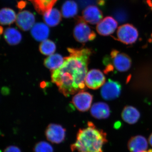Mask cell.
Masks as SVG:
<instances>
[{"label":"cell","mask_w":152,"mask_h":152,"mask_svg":"<svg viewBox=\"0 0 152 152\" xmlns=\"http://www.w3.org/2000/svg\"><path fill=\"white\" fill-rule=\"evenodd\" d=\"M69 56L62 66L52 71V82L60 92L68 97L86 89V77L92 50L88 48H68Z\"/></svg>","instance_id":"1"},{"label":"cell","mask_w":152,"mask_h":152,"mask_svg":"<svg viewBox=\"0 0 152 152\" xmlns=\"http://www.w3.org/2000/svg\"><path fill=\"white\" fill-rule=\"evenodd\" d=\"M107 142V133L88 121L86 127L78 131L71 150L72 152H103L104 146Z\"/></svg>","instance_id":"2"},{"label":"cell","mask_w":152,"mask_h":152,"mask_svg":"<svg viewBox=\"0 0 152 152\" xmlns=\"http://www.w3.org/2000/svg\"><path fill=\"white\" fill-rule=\"evenodd\" d=\"M103 62L105 66L104 72L106 74L113 72L115 69L118 72H127L132 66L130 57L116 50H112L110 55L105 56Z\"/></svg>","instance_id":"3"},{"label":"cell","mask_w":152,"mask_h":152,"mask_svg":"<svg viewBox=\"0 0 152 152\" xmlns=\"http://www.w3.org/2000/svg\"><path fill=\"white\" fill-rule=\"evenodd\" d=\"M73 34L76 40L82 43L94 40L96 37V33L87 24L82 18H80L75 26Z\"/></svg>","instance_id":"4"},{"label":"cell","mask_w":152,"mask_h":152,"mask_svg":"<svg viewBox=\"0 0 152 152\" xmlns=\"http://www.w3.org/2000/svg\"><path fill=\"white\" fill-rule=\"evenodd\" d=\"M116 39L126 45H132L135 43L138 38V30L132 25L126 24L118 28Z\"/></svg>","instance_id":"5"},{"label":"cell","mask_w":152,"mask_h":152,"mask_svg":"<svg viewBox=\"0 0 152 152\" xmlns=\"http://www.w3.org/2000/svg\"><path fill=\"white\" fill-rule=\"evenodd\" d=\"M45 135L47 140L52 143H61L65 139L66 129L61 125L50 124L45 130Z\"/></svg>","instance_id":"6"},{"label":"cell","mask_w":152,"mask_h":152,"mask_svg":"<svg viewBox=\"0 0 152 152\" xmlns=\"http://www.w3.org/2000/svg\"><path fill=\"white\" fill-rule=\"evenodd\" d=\"M121 89L119 82L109 79L101 89V96L105 100H113L119 97Z\"/></svg>","instance_id":"7"},{"label":"cell","mask_w":152,"mask_h":152,"mask_svg":"<svg viewBox=\"0 0 152 152\" xmlns=\"http://www.w3.org/2000/svg\"><path fill=\"white\" fill-rule=\"evenodd\" d=\"M93 100V95L87 92H80L72 99V103L80 112L88 111L91 108Z\"/></svg>","instance_id":"8"},{"label":"cell","mask_w":152,"mask_h":152,"mask_svg":"<svg viewBox=\"0 0 152 152\" xmlns=\"http://www.w3.org/2000/svg\"><path fill=\"white\" fill-rule=\"evenodd\" d=\"M105 81V77L102 71L96 69H93L87 74L85 83L89 88L96 90L103 86Z\"/></svg>","instance_id":"9"},{"label":"cell","mask_w":152,"mask_h":152,"mask_svg":"<svg viewBox=\"0 0 152 152\" xmlns=\"http://www.w3.org/2000/svg\"><path fill=\"white\" fill-rule=\"evenodd\" d=\"M35 22L34 15L29 11H21L17 15L16 24L23 31H27L31 29L34 25Z\"/></svg>","instance_id":"10"},{"label":"cell","mask_w":152,"mask_h":152,"mask_svg":"<svg viewBox=\"0 0 152 152\" xmlns=\"http://www.w3.org/2000/svg\"><path fill=\"white\" fill-rule=\"evenodd\" d=\"M118 22L111 17H107L101 21L96 26L98 34L103 36L113 34L118 27Z\"/></svg>","instance_id":"11"},{"label":"cell","mask_w":152,"mask_h":152,"mask_svg":"<svg viewBox=\"0 0 152 152\" xmlns=\"http://www.w3.org/2000/svg\"><path fill=\"white\" fill-rule=\"evenodd\" d=\"M103 17L102 12L97 7L91 5L88 6L83 11L82 18L86 23L94 25L99 23Z\"/></svg>","instance_id":"12"},{"label":"cell","mask_w":152,"mask_h":152,"mask_svg":"<svg viewBox=\"0 0 152 152\" xmlns=\"http://www.w3.org/2000/svg\"><path fill=\"white\" fill-rule=\"evenodd\" d=\"M127 145L128 149L130 152H147L148 147L146 139L141 135L131 137Z\"/></svg>","instance_id":"13"},{"label":"cell","mask_w":152,"mask_h":152,"mask_svg":"<svg viewBox=\"0 0 152 152\" xmlns=\"http://www.w3.org/2000/svg\"><path fill=\"white\" fill-rule=\"evenodd\" d=\"M110 110L108 105L103 102L94 104L91 109V115L97 119L108 118L110 115Z\"/></svg>","instance_id":"14"},{"label":"cell","mask_w":152,"mask_h":152,"mask_svg":"<svg viewBox=\"0 0 152 152\" xmlns=\"http://www.w3.org/2000/svg\"><path fill=\"white\" fill-rule=\"evenodd\" d=\"M50 29L48 26L42 23L35 24L31 29V34L36 40L41 42L45 40L49 37Z\"/></svg>","instance_id":"15"},{"label":"cell","mask_w":152,"mask_h":152,"mask_svg":"<svg viewBox=\"0 0 152 152\" xmlns=\"http://www.w3.org/2000/svg\"><path fill=\"white\" fill-rule=\"evenodd\" d=\"M122 118L129 124H136L140 118V113L138 110L132 106H126L123 109L121 113Z\"/></svg>","instance_id":"16"},{"label":"cell","mask_w":152,"mask_h":152,"mask_svg":"<svg viewBox=\"0 0 152 152\" xmlns=\"http://www.w3.org/2000/svg\"><path fill=\"white\" fill-rule=\"evenodd\" d=\"M44 20L49 26H56L61 22V14L58 10L53 8L44 14Z\"/></svg>","instance_id":"17"},{"label":"cell","mask_w":152,"mask_h":152,"mask_svg":"<svg viewBox=\"0 0 152 152\" xmlns=\"http://www.w3.org/2000/svg\"><path fill=\"white\" fill-rule=\"evenodd\" d=\"M4 37L9 45H15L20 42L22 36L21 33L16 29L8 28L4 31Z\"/></svg>","instance_id":"18"},{"label":"cell","mask_w":152,"mask_h":152,"mask_svg":"<svg viewBox=\"0 0 152 152\" xmlns=\"http://www.w3.org/2000/svg\"><path fill=\"white\" fill-rule=\"evenodd\" d=\"M64 58L61 55L55 54L49 56L44 60V65L50 70L53 71L60 68L64 63Z\"/></svg>","instance_id":"19"},{"label":"cell","mask_w":152,"mask_h":152,"mask_svg":"<svg viewBox=\"0 0 152 152\" xmlns=\"http://www.w3.org/2000/svg\"><path fill=\"white\" fill-rule=\"evenodd\" d=\"M36 11L40 14H44L53 9L57 0H29Z\"/></svg>","instance_id":"20"},{"label":"cell","mask_w":152,"mask_h":152,"mask_svg":"<svg viewBox=\"0 0 152 152\" xmlns=\"http://www.w3.org/2000/svg\"><path fill=\"white\" fill-rule=\"evenodd\" d=\"M77 5L74 1H66L62 7L61 13L64 18H68L73 17L77 15Z\"/></svg>","instance_id":"21"},{"label":"cell","mask_w":152,"mask_h":152,"mask_svg":"<svg viewBox=\"0 0 152 152\" xmlns=\"http://www.w3.org/2000/svg\"><path fill=\"white\" fill-rule=\"evenodd\" d=\"M17 16L15 12L12 9L4 8L0 12V21L1 24L9 25L16 21Z\"/></svg>","instance_id":"22"},{"label":"cell","mask_w":152,"mask_h":152,"mask_svg":"<svg viewBox=\"0 0 152 152\" xmlns=\"http://www.w3.org/2000/svg\"><path fill=\"white\" fill-rule=\"evenodd\" d=\"M56 49V44L50 40L43 41L39 46V50L42 54L50 56L55 53Z\"/></svg>","instance_id":"23"},{"label":"cell","mask_w":152,"mask_h":152,"mask_svg":"<svg viewBox=\"0 0 152 152\" xmlns=\"http://www.w3.org/2000/svg\"><path fill=\"white\" fill-rule=\"evenodd\" d=\"M33 152H54L51 145L45 141L38 142L35 145Z\"/></svg>","instance_id":"24"},{"label":"cell","mask_w":152,"mask_h":152,"mask_svg":"<svg viewBox=\"0 0 152 152\" xmlns=\"http://www.w3.org/2000/svg\"><path fill=\"white\" fill-rule=\"evenodd\" d=\"M4 152H22L18 147L15 145H10L7 147L4 150Z\"/></svg>","instance_id":"25"},{"label":"cell","mask_w":152,"mask_h":152,"mask_svg":"<svg viewBox=\"0 0 152 152\" xmlns=\"http://www.w3.org/2000/svg\"><path fill=\"white\" fill-rule=\"evenodd\" d=\"M98 4L101 7H103L105 4V1L104 0H98Z\"/></svg>","instance_id":"26"},{"label":"cell","mask_w":152,"mask_h":152,"mask_svg":"<svg viewBox=\"0 0 152 152\" xmlns=\"http://www.w3.org/2000/svg\"><path fill=\"white\" fill-rule=\"evenodd\" d=\"M148 141L150 145L152 147V133L151 134V135H150L149 136Z\"/></svg>","instance_id":"27"},{"label":"cell","mask_w":152,"mask_h":152,"mask_svg":"<svg viewBox=\"0 0 152 152\" xmlns=\"http://www.w3.org/2000/svg\"><path fill=\"white\" fill-rule=\"evenodd\" d=\"M147 3L148 6L150 7H152V0H147Z\"/></svg>","instance_id":"28"},{"label":"cell","mask_w":152,"mask_h":152,"mask_svg":"<svg viewBox=\"0 0 152 152\" xmlns=\"http://www.w3.org/2000/svg\"><path fill=\"white\" fill-rule=\"evenodd\" d=\"M2 32H3L2 27H1V34H2Z\"/></svg>","instance_id":"29"},{"label":"cell","mask_w":152,"mask_h":152,"mask_svg":"<svg viewBox=\"0 0 152 152\" xmlns=\"http://www.w3.org/2000/svg\"><path fill=\"white\" fill-rule=\"evenodd\" d=\"M147 152H152V149H150L148 150Z\"/></svg>","instance_id":"30"},{"label":"cell","mask_w":152,"mask_h":152,"mask_svg":"<svg viewBox=\"0 0 152 152\" xmlns=\"http://www.w3.org/2000/svg\"><path fill=\"white\" fill-rule=\"evenodd\" d=\"M151 37H152V34H151Z\"/></svg>","instance_id":"31"},{"label":"cell","mask_w":152,"mask_h":152,"mask_svg":"<svg viewBox=\"0 0 152 152\" xmlns=\"http://www.w3.org/2000/svg\"></svg>","instance_id":"32"}]
</instances>
